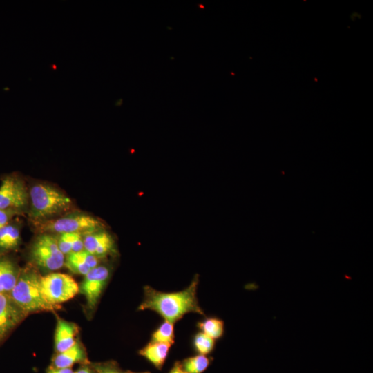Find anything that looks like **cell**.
<instances>
[{
    "mask_svg": "<svg viewBox=\"0 0 373 373\" xmlns=\"http://www.w3.org/2000/svg\"><path fill=\"white\" fill-rule=\"evenodd\" d=\"M84 249L98 258H104L115 250V241L104 229L84 235Z\"/></svg>",
    "mask_w": 373,
    "mask_h": 373,
    "instance_id": "obj_10",
    "label": "cell"
},
{
    "mask_svg": "<svg viewBox=\"0 0 373 373\" xmlns=\"http://www.w3.org/2000/svg\"><path fill=\"white\" fill-rule=\"evenodd\" d=\"M202 332L214 340L221 338L224 334V322L217 317H209L198 323Z\"/></svg>",
    "mask_w": 373,
    "mask_h": 373,
    "instance_id": "obj_17",
    "label": "cell"
},
{
    "mask_svg": "<svg viewBox=\"0 0 373 373\" xmlns=\"http://www.w3.org/2000/svg\"><path fill=\"white\" fill-rule=\"evenodd\" d=\"M26 315L9 294H0V340L17 325Z\"/></svg>",
    "mask_w": 373,
    "mask_h": 373,
    "instance_id": "obj_9",
    "label": "cell"
},
{
    "mask_svg": "<svg viewBox=\"0 0 373 373\" xmlns=\"http://www.w3.org/2000/svg\"><path fill=\"white\" fill-rule=\"evenodd\" d=\"M111 275V269L105 265H98L84 276L80 285L81 292L85 296L90 309L97 305Z\"/></svg>",
    "mask_w": 373,
    "mask_h": 373,
    "instance_id": "obj_8",
    "label": "cell"
},
{
    "mask_svg": "<svg viewBox=\"0 0 373 373\" xmlns=\"http://www.w3.org/2000/svg\"><path fill=\"white\" fill-rule=\"evenodd\" d=\"M33 224L39 233L53 235L65 233H80L85 235L104 227L100 220L81 212L68 213L57 218L35 222Z\"/></svg>",
    "mask_w": 373,
    "mask_h": 373,
    "instance_id": "obj_4",
    "label": "cell"
},
{
    "mask_svg": "<svg viewBox=\"0 0 373 373\" xmlns=\"http://www.w3.org/2000/svg\"><path fill=\"white\" fill-rule=\"evenodd\" d=\"M40 278L35 267L27 265L19 271L16 284L9 294L12 300L26 314L53 311L59 308V306L49 303L44 297Z\"/></svg>",
    "mask_w": 373,
    "mask_h": 373,
    "instance_id": "obj_3",
    "label": "cell"
},
{
    "mask_svg": "<svg viewBox=\"0 0 373 373\" xmlns=\"http://www.w3.org/2000/svg\"><path fill=\"white\" fill-rule=\"evenodd\" d=\"M77 326L64 319H58L55 334V348L57 353L71 347L77 341Z\"/></svg>",
    "mask_w": 373,
    "mask_h": 373,
    "instance_id": "obj_11",
    "label": "cell"
},
{
    "mask_svg": "<svg viewBox=\"0 0 373 373\" xmlns=\"http://www.w3.org/2000/svg\"><path fill=\"white\" fill-rule=\"evenodd\" d=\"M20 212L10 209H0V229L11 222L12 218Z\"/></svg>",
    "mask_w": 373,
    "mask_h": 373,
    "instance_id": "obj_22",
    "label": "cell"
},
{
    "mask_svg": "<svg viewBox=\"0 0 373 373\" xmlns=\"http://www.w3.org/2000/svg\"><path fill=\"white\" fill-rule=\"evenodd\" d=\"M168 373H186L182 370L180 366V362L177 361L174 363L173 366L169 371Z\"/></svg>",
    "mask_w": 373,
    "mask_h": 373,
    "instance_id": "obj_26",
    "label": "cell"
},
{
    "mask_svg": "<svg viewBox=\"0 0 373 373\" xmlns=\"http://www.w3.org/2000/svg\"><path fill=\"white\" fill-rule=\"evenodd\" d=\"M30 254L34 264L44 270L55 271L64 265L65 256L53 234L39 233L31 245Z\"/></svg>",
    "mask_w": 373,
    "mask_h": 373,
    "instance_id": "obj_5",
    "label": "cell"
},
{
    "mask_svg": "<svg viewBox=\"0 0 373 373\" xmlns=\"http://www.w3.org/2000/svg\"><path fill=\"white\" fill-rule=\"evenodd\" d=\"M55 236L57 238L58 247L62 254L66 256L72 253L74 233H65Z\"/></svg>",
    "mask_w": 373,
    "mask_h": 373,
    "instance_id": "obj_21",
    "label": "cell"
},
{
    "mask_svg": "<svg viewBox=\"0 0 373 373\" xmlns=\"http://www.w3.org/2000/svg\"><path fill=\"white\" fill-rule=\"evenodd\" d=\"M174 324L164 321L152 334L151 341L173 344Z\"/></svg>",
    "mask_w": 373,
    "mask_h": 373,
    "instance_id": "obj_19",
    "label": "cell"
},
{
    "mask_svg": "<svg viewBox=\"0 0 373 373\" xmlns=\"http://www.w3.org/2000/svg\"><path fill=\"white\" fill-rule=\"evenodd\" d=\"M21 241L20 230L17 225L10 222L0 229V251L16 249Z\"/></svg>",
    "mask_w": 373,
    "mask_h": 373,
    "instance_id": "obj_15",
    "label": "cell"
},
{
    "mask_svg": "<svg viewBox=\"0 0 373 373\" xmlns=\"http://www.w3.org/2000/svg\"><path fill=\"white\" fill-rule=\"evenodd\" d=\"M86 360V352L80 343L76 342L71 347L57 353L53 358V367H70L74 363Z\"/></svg>",
    "mask_w": 373,
    "mask_h": 373,
    "instance_id": "obj_13",
    "label": "cell"
},
{
    "mask_svg": "<svg viewBox=\"0 0 373 373\" xmlns=\"http://www.w3.org/2000/svg\"><path fill=\"white\" fill-rule=\"evenodd\" d=\"M80 252L86 263L90 269H93L99 265V258L87 252L84 249L80 251Z\"/></svg>",
    "mask_w": 373,
    "mask_h": 373,
    "instance_id": "obj_23",
    "label": "cell"
},
{
    "mask_svg": "<svg viewBox=\"0 0 373 373\" xmlns=\"http://www.w3.org/2000/svg\"><path fill=\"white\" fill-rule=\"evenodd\" d=\"M193 345L198 354L207 355L214 350L216 340L200 332L194 336Z\"/></svg>",
    "mask_w": 373,
    "mask_h": 373,
    "instance_id": "obj_20",
    "label": "cell"
},
{
    "mask_svg": "<svg viewBox=\"0 0 373 373\" xmlns=\"http://www.w3.org/2000/svg\"><path fill=\"white\" fill-rule=\"evenodd\" d=\"M29 216L33 223L48 220L72 209L71 199L57 187L44 182L35 183L28 190Z\"/></svg>",
    "mask_w": 373,
    "mask_h": 373,
    "instance_id": "obj_2",
    "label": "cell"
},
{
    "mask_svg": "<svg viewBox=\"0 0 373 373\" xmlns=\"http://www.w3.org/2000/svg\"><path fill=\"white\" fill-rule=\"evenodd\" d=\"M28 202V190L21 178L10 175L3 179L0 185V209H10L21 213Z\"/></svg>",
    "mask_w": 373,
    "mask_h": 373,
    "instance_id": "obj_7",
    "label": "cell"
},
{
    "mask_svg": "<svg viewBox=\"0 0 373 373\" xmlns=\"http://www.w3.org/2000/svg\"><path fill=\"white\" fill-rule=\"evenodd\" d=\"M211 360L207 355L197 354L184 359L180 364L186 373H203L210 365Z\"/></svg>",
    "mask_w": 373,
    "mask_h": 373,
    "instance_id": "obj_16",
    "label": "cell"
},
{
    "mask_svg": "<svg viewBox=\"0 0 373 373\" xmlns=\"http://www.w3.org/2000/svg\"><path fill=\"white\" fill-rule=\"evenodd\" d=\"M198 282V277L195 276L184 289L174 292L160 291L145 286L144 298L138 309L155 312L164 321L173 324L188 313L204 316L197 296Z\"/></svg>",
    "mask_w": 373,
    "mask_h": 373,
    "instance_id": "obj_1",
    "label": "cell"
},
{
    "mask_svg": "<svg viewBox=\"0 0 373 373\" xmlns=\"http://www.w3.org/2000/svg\"><path fill=\"white\" fill-rule=\"evenodd\" d=\"M130 373H133V372H130ZM140 373H150L149 372H140Z\"/></svg>",
    "mask_w": 373,
    "mask_h": 373,
    "instance_id": "obj_28",
    "label": "cell"
},
{
    "mask_svg": "<svg viewBox=\"0 0 373 373\" xmlns=\"http://www.w3.org/2000/svg\"><path fill=\"white\" fill-rule=\"evenodd\" d=\"M97 373H123L114 365L107 364L97 368Z\"/></svg>",
    "mask_w": 373,
    "mask_h": 373,
    "instance_id": "obj_24",
    "label": "cell"
},
{
    "mask_svg": "<svg viewBox=\"0 0 373 373\" xmlns=\"http://www.w3.org/2000/svg\"><path fill=\"white\" fill-rule=\"evenodd\" d=\"M47 373H74V372L70 367H66V368L52 367L50 369Z\"/></svg>",
    "mask_w": 373,
    "mask_h": 373,
    "instance_id": "obj_25",
    "label": "cell"
},
{
    "mask_svg": "<svg viewBox=\"0 0 373 373\" xmlns=\"http://www.w3.org/2000/svg\"><path fill=\"white\" fill-rule=\"evenodd\" d=\"M64 265L73 273L85 276L90 269L86 263L81 252H73L66 256Z\"/></svg>",
    "mask_w": 373,
    "mask_h": 373,
    "instance_id": "obj_18",
    "label": "cell"
},
{
    "mask_svg": "<svg viewBox=\"0 0 373 373\" xmlns=\"http://www.w3.org/2000/svg\"><path fill=\"white\" fill-rule=\"evenodd\" d=\"M40 285L45 299L55 306L70 300L79 291L77 283L72 276L59 272L41 276Z\"/></svg>",
    "mask_w": 373,
    "mask_h": 373,
    "instance_id": "obj_6",
    "label": "cell"
},
{
    "mask_svg": "<svg viewBox=\"0 0 373 373\" xmlns=\"http://www.w3.org/2000/svg\"><path fill=\"white\" fill-rule=\"evenodd\" d=\"M172 345L164 343L149 342L139 351V354L161 370L166 362Z\"/></svg>",
    "mask_w": 373,
    "mask_h": 373,
    "instance_id": "obj_12",
    "label": "cell"
},
{
    "mask_svg": "<svg viewBox=\"0 0 373 373\" xmlns=\"http://www.w3.org/2000/svg\"><path fill=\"white\" fill-rule=\"evenodd\" d=\"M74 373H94V372L88 367H82V368H79Z\"/></svg>",
    "mask_w": 373,
    "mask_h": 373,
    "instance_id": "obj_27",
    "label": "cell"
},
{
    "mask_svg": "<svg viewBox=\"0 0 373 373\" xmlns=\"http://www.w3.org/2000/svg\"><path fill=\"white\" fill-rule=\"evenodd\" d=\"M19 271L11 260L0 258V294H10L16 284Z\"/></svg>",
    "mask_w": 373,
    "mask_h": 373,
    "instance_id": "obj_14",
    "label": "cell"
}]
</instances>
